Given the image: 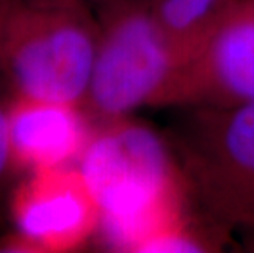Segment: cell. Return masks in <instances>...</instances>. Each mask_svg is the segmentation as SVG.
<instances>
[{
    "mask_svg": "<svg viewBox=\"0 0 254 253\" xmlns=\"http://www.w3.org/2000/svg\"><path fill=\"white\" fill-rule=\"evenodd\" d=\"M80 173L107 240L117 249L151 252L184 229L174 168L148 128L120 123L100 133L82 152Z\"/></svg>",
    "mask_w": 254,
    "mask_h": 253,
    "instance_id": "obj_1",
    "label": "cell"
},
{
    "mask_svg": "<svg viewBox=\"0 0 254 253\" xmlns=\"http://www.w3.org/2000/svg\"><path fill=\"white\" fill-rule=\"evenodd\" d=\"M97 46L79 13L59 5L17 7L0 40V59L23 97L74 105L94 73Z\"/></svg>",
    "mask_w": 254,
    "mask_h": 253,
    "instance_id": "obj_2",
    "label": "cell"
},
{
    "mask_svg": "<svg viewBox=\"0 0 254 253\" xmlns=\"http://www.w3.org/2000/svg\"><path fill=\"white\" fill-rule=\"evenodd\" d=\"M192 66L156 18L123 15L97 50L89 97L100 114H125L190 89Z\"/></svg>",
    "mask_w": 254,
    "mask_h": 253,
    "instance_id": "obj_3",
    "label": "cell"
},
{
    "mask_svg": "<svg viewBox=\"0 0 254 253\" xmlns=\"http://www.w3.org/2000/svg\"><path fill=\"white\" fill-rule=\"evenodd\" d=\"M20 234L46 252L79 247L100 222V211L80 171L64 166L35 169L13 201Z\"/></svg>",
    "mask_w": 254,
    "mask_h": 253,
    "instance_id": "obj_4",
    "label": "cell"
},
{
    "mask_svg": "<svg viewBox=\"0 0 254 253\" xmlns=\"http://www.w3.org/2000/svg\"><path fill=\"white\" fill-rule=\"evenodd\" d=\"M12 158L33 169L64 166L87 147V130L71 104L23 97L8 114Z\"/></svg>",
    "mask_w": 254,
    "mask_h": 253,
    "instance_id": "obj_5",
    "label": "cell"
},
{
    "mask_svg": "<svg viewBox=\"0 0 254 253\" xmlns=\"http://www.w3.org/2000/svg\"><path fill=\"white\" fill-rule=\"evenodd\" d=\"M210 87L254 102V8L220 18L192 66L190 89Z\"/></svg>",
    "mask_w": 254,
    "mask_h": 253,
    "instance_id": "obj_6",
    "label": "cell"
},
{
    "mask_svg": "<svg viewBox=\"0 0 254 253\" xmlns=\"http://www.w3.org/2000/svg\"><path fill=\"white\" fill-rule=\"evenodd\" d=\"M221 0H164L158 20L176 46L195 63L215 28V10Z\"/></svg>",
    "mask_w": 254,
    "mask_h": 253,
    "instance_id": "obj_7",
    "label": "cell"
},
{
    "mask_svg": "<svg viewBox=\"0 0 254 253\" xmlns=\"http://www.w3.org/2000/svg\"><path fill=\"white\" fill-rule=\"evenodd\" d=\"M223 148L231 163L254 181V102L231 115L223 133Z\"/></svg>",
    "mask_w": 254,
    "mask_h": 253,
    "instance_id": "obj_8",
    "label": "cell"
},
{
    "mask_svg": "<svg viewBox=\"0 0 254 253\" xmlns=\"http://www.w3.org/2000/svg\"><path fill=\"white\" fill-rule=\"evenodd\" d=\"M10 160H12V147H10L8 115H5L0 109V177L3 176Z\"/></svg>",
    "mask_w": 254,
    "mask_h": 253,
    "instance_id": "obj_9",
    "label": "cell"
},
{
    "mask_svg": "<svg viewBox=\"0 0 254 253\" xmlns=\"http://www.w3.org/2000/svg\"><path fill=\"white\" fill-rule=\"evenodd\" d=\"M15 7L13 0H0V40H2L5 25H7V20L12 13V10Z\"/></svg>",
    "mask_w": 254,
    "mask_h": 253,
    "instance_id": "obj_10",
    "label": "cell"
}]
</instances>
